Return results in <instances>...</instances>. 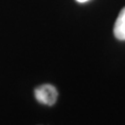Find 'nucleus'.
<instances>
[{"instance_id": "obj_1", "label": "nucleus", "mask_w": 125, "mask_h": 125, "mask_svg": "<svg viewBox=\"0 0 125 125\" xmlns=\"http://www.w3.org/2000/svg\"><path fill=\"white\" fill-rule=\"evenodd\" d=\"M57 90L52 84H42L34 90V97L40 103L53 105L57 99Z\"/></svg>"}, {"instance_id": "obj_2", "label": "nucleus", "mask_w": 125, "mask_h": 125, "mask_svg": "<svg viewBox=\"0 0 125 125\" xmlns=\"http://www.w3.org/2000/svg\"><path fill=\"white\" fill-rule=\"evenodd\" d=\"M114 34L120 41H125V7L120 11L114 26Z\"/></svg>"}, {"instance_id": "obj_3", "label": "nucleus", "mask_w": 125, "mask_h": 125, "mask_svg": "<svg viewBox=\"0 0 125 125\" xmlns=\"http://www.w3.org/2000/svg\"><path fill=\"white\" fill-rule=\"evenodd\" d=\"M77 2H79V3H83V2H87V1H89V0H76Z\"/></svg>"}]
</instances>
